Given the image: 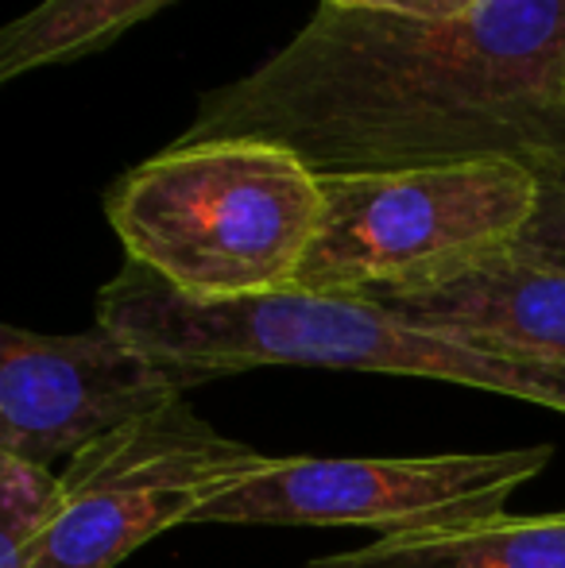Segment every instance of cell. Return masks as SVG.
<instances>
[{"label":"cell","mask_w":565,"mask_h":568,"mask_svg":"<svg viewBox=\"0 0 565 568\" xmlns=\"http://www.w3.org/2000/svg\"><path fill=\"white\" fill-rule=\"evenodd\" d=\"M380 306L484 356L565 372V267L519 244Z\"/></svg>","instance_id":"obj_8"},{"label":"cell","mask_w":565,"mask_h":568,"mask_svg":"<svg viewBox=\"0 0 565 568\" xmlns=\"http://www.w3.org/2000/svg\"><path fill=\"white\" fill-rule=\"evenodd\" d=\"M322 4L345 8V12L407 16V20H461L481 12L488 0H322Z\"/></svg>","instance_id":"obj_12"},{"label":"cell","mask_w":565,"mask_h":568,"mask_svg":"<svg viewBox=\"0 0 565 568\" xmlns=\"http://www.w3.org/2000/svg\"><path fill=\"white\" fill-rule=\"evenodd\" d=\"M322 213V174L252 135L174 140L105 197L129 263L198 302L294 291Z\"/></svg>","instance_id":"obj_3"},{"label":"cell","mask_w":565,"mask_h":568,"mask_svg":"<svg viewBox=\"0 0 565 568\" xmlns=\"http://www.w3.org/2000/svg\"><path fill=\"white\" fill-rule=\"evenodd\" d=\"M310 568H565V510L488 515L468 523L387 534Z\"/></svg>","instance_id":"obj_9"},{"label":"cell","mask_w":565,"mask_h":568,"mask_svg":"<svg viewBox=\"0 0 565 568\" xmlns=\"http://www.w3.org/2000/svg\"><path fill=\"white\" fill-rule=\"evenodd\" d=\"M268 460L218 434L186 398L143 414L59 471L62 507L39 546V568H117L159 534L194 526Z\"/></svg>","instance_id":"obj_5"},{"label":"cell","mask_w":565,"mask_h":568,"mask_svg":"<svg viewBox=\"0 0 565 568\" xmlns=\"http://www.w3.org/2000/svg\"><path fill=\"white\" fill-rule=\"evenodd\" d=\"M519 247L565 267V171L538 174V205L523 229Z\"/></svg>","instance_id":"obj_11"},{"label":"cell","mask_w":565,"mask_h":568,"mask_svg":"<svg viewBox=\"0 0 565 568\" xmlns=\"http://www.w3.org/2000/svg\"><path fill=\"white\" fill-rule=\"evenodd\" d=\"M554 445L442 456H283L198 515L194 526H369L415 534L500 515L543 476Z\"/></svg>","instance_id":"obj_6"},{"label":"cell","mask_w":565,"mask_h":568,"mask_svg":"<svg viewBox=\"0 0 565 568\" xmlns=\"http://www.w3.org/2000/svg\"><path fill=\"white\" fill-rule=\"evenodd\" d=\"M252 135L317 174L507 159L565 171V0L461 20L322 4L256 70L205 93L179 140Z\"/></svg>","instance_id":"obj_1"},{"label":"cell","mask_w":565,"mask_h":568,"mask_svg":"<svg viewBox=\"0 0 565 568\" xmlns=\"http://www.w3.org/2000/svg\"><path fill=\"white\" fill-rule=\"evenodd\" d=\"M39 546L43 541L4 538L0 534V568H39Z\"/></svg>","instance_id":"obj_13"},{"label":"cell","mask_w":565,"mask_h":568,"mask_svg":"<svg viewBox=\"0 0 565 568\" xmlns=\"http://www.w3.org/2000/svg\"><path fill=\"white\" fill-rule=\"evenodd\" d=\"M186 398L182 379L121 333L0 329V453L67 468L93 442Z\"/></svg>","instance_id":"obj_7"},{"label":"cell","mask_w":565,"mask_h":568,"mask_svg":"<svg viewBox=\"0 0 565 568\" xmlns=\"http://www.w3.org/2000/svg\"><path fill=\"white\" fill-rule=\"evenodd\" d=\"M98 322L171 367L186 390L252 367H337L461 383L565 414V372L484 356L369 298L280 291L198 302L124 263L101 286Z\"/></svg>","instance_id":"obj_2"},{"label":"cell","mask_w":565,"mask_h":568,"mask_svg":"<svg viewBox=\"0 0 565 568\" xmlns=\"http://www.w3.org/2000/svg\"><path fill=\"white\" fill-rule=\"evenodd\" d=\"M167 4L171 0H39L0 31V82L98 54Z\"/></svg>","instance_id":"obj_10"},{"label":"cell","mask_w":565,"mask_h":568,"mask_svg":"<svg viewBox=\"0 0 565 568\" xmlns=\"http://www.w3.org/2000/svg\"><path fill=\"white\" fill-rule=\"evenodd\" d=\"M322 229L294 291L400 298L519 244L538 174L507 159L322 174Z\"/></svg>","instance_id":"obj_4"}]
</instances>
